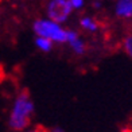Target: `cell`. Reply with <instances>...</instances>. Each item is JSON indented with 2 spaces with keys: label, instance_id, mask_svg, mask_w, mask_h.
I'll return each instance as SVG.
<instances>
[{
  "label": "cell",
  "instance_id": "obj_1",
  "mask_svg": "<svg viewBox=\"0 0 132 132\" xmlns=\"http://www.w3.org/2000/svg\"><path fill=\"white\" fill-rule=\"evenodd\" d=\"M32 113H34V103L30 97V94L26 90H23L15 97L12 106H11L8 115L10 128L18 132L26 129L30 125Z\"/></svg>",
  "mask_w": 132,
  "mask_h": 132
},
{
  "label": "cell",
  "instance_id": "obj_2",
  "mask_svg": "<svg viewBox=\"0 0 132 132\" xmlns=\"http://www.w3.org/2000/svg\"><path fill=\"white\" fill-rule=\"evenodd\" d=\"M32 30L37 37H43L50 39L53 43H65L66 42V30L51 19H38L34 22Z\"/></svg>",
  "mask_w": 132,
  "mask_h": 132
},
{
  "label": "cell",
  "instance_id": "obj_3",
  "mask_svg": "<svg viewBox=\"0 0 132 132\" xmlns=\"http://www.w3.org/2000/svg\"><path fill=\"white\" fill-rule=\"evenodd\" d=\"M71 11H73V7L68 0H50L46 5L47 18L57 23L65 22L71 14Z\"/></svg>",
  "mask_w": 132,
  "mask_h": 132
},
{
  "label": "cell",
  "instance_id": "obj_4",
  "mask_svg": "<svg viewBox=\"0 0 132 132\" xmlns=\"http://www.w3.org/2000/svg\"><path fill=\"white\" fill-rule=\"evenodd\" d=\"M66 43L71 47L73 53L77 54V55H81V54L85 53V49H86L85 43L80 38L78 32L74 31V30H66Z\"/></svg>",
  "mask_w": 132,
  "mask_h": 132
},
{
  "label": "cell",
  "instance_id": "obj_5",
  "mask_svg": "<svg viewBox=\"0 0 132 132\" xmlns=\"http://www.w3.org/2000/svg\"><path fill=\"white\" fill-rule=\"evenodd\" d=\"M116 15L123 19L132 18V0H117L116 3Z\"/></svg>",
  "mask_w": 132,
  "mask_h": 132
},
{
  "label": "cell",
  "instance_id": "obj_6",
  "mask_svg": "<svg viewBox=\"0 0 132 132\" xmlns=\"http://www.w3.org/2000/svg\"><path fill=\"white\" fill-rule=\"evenodd\" d=\"M80 26L88 32H96L98 30V23L90 16H84L80 20Z\"/></svg>",
  "mask_w": 132,
  "mask_h": 132
},
{
  "label": "cell",
  "instance_id": "obj_7",
  "mask_svg": "<svg viewBox=\"0 0 132 132\" xmlns=\"http://www.w3.org/2000/svg\"><path fill=\"white\" fill-rule=\"evenodd\" d=\"M35 46L43 53H50L53 50V42L43 37H37L35 38Z\"/></svg>",
  "mask_w": 132,
  "mask_h": 132
},
{
  "label": "cell",
  "instance_id": "obj_8",
  "mask_svg": "<svg viewBox=\"0 0 132 132\" xmlns=\"http://www.w3.org/2000/svg\"><path fill=\"white\" fill-rule=\"evenodd\" d=\"M123 47H124V51L125 54L132 58V34L127 35V37L124 38V42H123Z\"/></svg>",
  "mask_w": 132,
  "mask_h": 132
},
{
  "label": "cell",
  "instance_id": "obj_9",
  "mask_svg": "<svg viewBox=\"0 0 132 132\" xmlns=\"http://www.w3.org/2000/svg\"><path fill=\"white\" fill-rule=\"evenodd\" d=\"M68 2L73 7V10H80L84 7V0H68Z\"/></svg>",
  "mask_w": 132,
  "mask_h": 132
},
{
  "label": "cell",
  "instance_id": "obj_10",
  "mask_svg": "<svg viewBox=\"0 0 132 132\" xmlns=\"http://www.w3.org/2000/svg\"><path fill=\"white\" fill-rule=\"evenodd\" d=\"M20 132H43V131H40L39 128H26V129H23V131H20Z\"/></svg>",
  "mask_w": 132,
  "mask_h": 132
},
{
  "label": "cell",
  "instance_id": "obj_11",
  "mask_svg": "<svg viewBox=\"0 0 132 132\" xmlns=\"http://www.w3.org/2000/svg\"><path fill=\"white\" fill-rule=\"evenodd\" d=\"M47 132H63V129H62L61 127H53V128H50Z\"/></svg>",
  "mask_w": 132,
  "mask_h": 132
},
{
  "label": "cell",
  "instance_id": "obj_12",
  "mask_svg": "<svg viewBox=\"0 0 132 132\" xmlns=\"http://www.w3.org/2000/svg\"><path fill=\"white\" fill-rule=\"evenodd\" d=\"M120 132H132L131 129H123V131H120Z\"/></svg>",
  "mask_w": 132,
  "mask_h": 132
}]
</instances>
